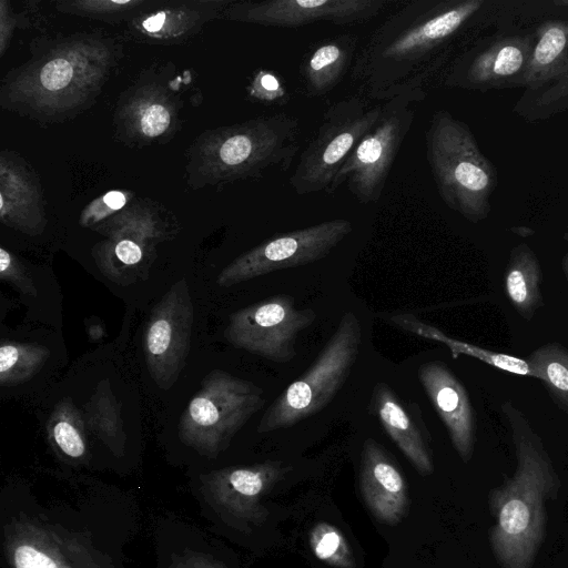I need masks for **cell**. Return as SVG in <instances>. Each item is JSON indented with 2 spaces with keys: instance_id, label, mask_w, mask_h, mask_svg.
Returning a JSON list of instances; mask_svg holds the SVG:
<instances>
[{
  "instance_id": "obj_10",
  "label": "cell",
  "mask_w": 568,
  "mask_h": 568,
  "mask_svg": "<svg viewBox=\"0 0 568 568\" xmlns=\"http://www.w3.org/2000/svg\"><path fill=\"white\" fill-rule=\"evenodd\" d=\"M352 231L351 221L334 219L277 234L232 261L220 272L216 283L230 287L268 273L315 263Z\"/></svg>"
},
{
  "instance_id": "obj_9",
  "label": "cell",
  "mask_w": 568,
  "mask_h": 568,
  "mask_svg": "<svg viewBox=\"0 0 568 568\" xmlns=\"http://www.w3.org/2000/svg\"><path fill=\"white\" fill-rule=\"evenodd\" d=\"M301 123L281 112L262 115L225 130L215 149L225 179L261 178L271 169L286 171L300 149Z\"/></svg>"
},
{
  "instance_id": "obj_7",
  "label": "cell",
  "mask_w": 568,
  "mask_h": 568,
  "mask_svg": "<svg viewBox=\"0 0 568 568\" xmlns=\"http://www.w3.org/2000/svg\"><path fill=\"white\" fill-rule=\"evenodd\" d=\"M425 144L443 201L467 219L477 220L490 178L465 125L447 111H436L425 132Z\"/></svg>"
},
{
  "instance_id": "obj_22",
  "label": "cell",
  "mask_w": 568,
  "mask_h": 568,
  "mask_svg": "<svg viewBox=\"0 0 568 568\" xmlns=\"http://www.w3.org/2000/svg\"><path fill=\"white\" fill-rule=\"evenodd\" d=\"M390 321L397 327L405 329L406 332L445 344L446 346L449 347L454 358H456L460 354H466L477 357L501 369L530 376V368L526 359L524 361L520 358L499 354L489 356L488 353L485 352L484 349L453 339L446 334H444L440 329L422 322L412 314L394 315L390 317Z\"/></svg>"
},
{
  "instance_id": "obj_12",
  "label": "cell",
  "mask_w": 568,
  "mask_h": 568,
  "mask_svg": "<svg viewBox=\"0 0 568 568\" xmlns=\"http://www.w3.org/2000/svg\"><path fill=\"white\" fill-rule=\"evenodd\" d=\"M193 321L189 285L182 278L153 306L144 331L148 372L161 389L171 388L186 365Z\"/></svg>"
},
{
  "instance_id": "obj_31",
  "label": "cell",
  "mask_w": 568,
  "mask_h": 568,
  "mask_svg": "<svg viewBox=\"0 0 568 568\" xmlns=\"http://www.w3.org/2000/svg\"><path fill=\"white\" fill-rule=\"evenodd\" d=\"M523 52L515 45L503 47L493 63V71L497 75L506 77L517 72L523 65Z\"/></svg>"
},
{
  "instance_id": "obj_3",
  "label": "cell",
  "mask_w": 568,
  "mask_h": 568,
  "mask_svg": "<svg viewBox=\"0 0 568 568\" xmlns=\"http://www.w3.org/2000/svg\"><path fill=\"white\" fill-rule=\"evenodd\" d=\"M63 503L43 506L31 493H2L1 545L9 568H123L89 524Z\"/></svg>"
},
{
  "instance_id": "obj_28",
  "label": "cell",
  "mask_w": 568,
  "mask_h": 568,
  "mask_svg": "<svg viewBox=\"0 0 568 568\" xmlns=\"http://www.w3.org/2000/svg\"><path fill=\"white\" fill-rule=\"evenodd\" d=\"M73 77L72 63L68 59L55 58L41 68L39 82L47 91H60L71 83Z\"/></svg>"
},
{
  "instance_id": "obj_27",
  "label": "cell",
  "mask_w": 568,
  "mask_h": 568,
  "mask_svg": "<svg viewBox=\"0 0 568 568\" xmlns=\"http://www.w3.org/2000/svg\"><path fill=\"white\" fill-rule=\"evenodd\" d=\"M252 95L265 103L281 105L288 100V93L280 78L271 71H260L252 82Z\"/></svg>"
},
{
  "instance_id": "obj_5",
  "label": "cell",
  "mask_w": 568,
  "mask_h": 568,
  "mask_svg": "<svg viewBox=\"0 0 568 568\" xmlns=\"http://www.w3.org/2000/svg\"><path fill=\"white\" fill-rule=\"evenodd\" d=\"M264 404V390L258 385L213 369L183 410L179 438L199 454L215 458Z\"/></svg>"
},
{
  "instance_id": "obj_20",
  "label": "cell",
  "mask_w": 568,
  "mask_h": 568,
  "mask_svg": "<svg viewBox=\"0 0 568 568\" xmlns=\"http://www.w3.org/2000/svg\"><path fill=\"white\" fill-rule=\"evenodd\" d=\"M541 282V268L534 253L526 245L516 247L505 271V292L526 320L532 318L544 304Z\"/></svg>"
},
{
  "instance_id": "obj_21",
  "label": "cell",
  "mask_w": 568,
  "mask_h": 568,
  "mask_svg": "<svg viewBox=\"0 0 568 568\" xmlns=\"http://www.w3.org/2000/svg\"><path fill=\"white\" fill-rule=\"evenodd\" d=\"M49 442L69 462L88 464L91 457L81 409L64 397L54 406L47 424Z\"/></svg>"
},
{
  "instance_id": "obj_23",
  "label": "cell",
  "mask_w": 568,
  "mask_h": 568,
  "mask_svg": "<svg viewBox=\"0 0 568 568\" xmlns=\"http://www.w3.org/2000/svg\"><path fill=\"white\" fill-rule=\"evenodd\" d=\"M530 376L546 385L551 398L568 415V349L548 343L528 355Z\"/></svg>"
},
{
  "instance_id": "obj_29",
  "label": "cell",
  "mask_w": 568,
  "mask_h": 568,
  "mask_svg": "<svg viewBox=\"0 0 568 568\" xmlns=\"http://www.w3.org/2000/svg\"><path fill=\"white\" fill-rule=\"evenodd\" d=\"M565 45L566 34L564 30L558 27L549 28L536 45L534 61L538 65L549 64L562 52Z\"/></svg>"
},
{
  "instance_id": "obj_18",
  "label": "cell",
  "mask_w": 568,
  "mask_h": 568,
  "mask_svg": "<svg viewBox=\"0 0 568 568\" xmlns=\"http://www.w3.org/2000/svg\"><path fill=\"white\" fill-rule=\"evenodd\" d=\"M356 38L343 34L316 45L304 59L301 73L305 93L320 98L343 80L355 54Z\"/></svg>"
},
{
  "instance_id": "obj_14",
  "label": "cell",
  "mask_w": 568,
  "mask_h": 568,
  "mask_svg": "<svg viewBox=\"0 0 568 568\" xmlns=\"http://www.w3.org/2000/svg\"><path fill=\"white\" fill-rule=\"evenodd\" d=\"M387 0H266L234 6L230 17L267 27L298 28L317 21L353 24L377 17Z\"/></svg>"
},
{
  "instance_id": "obj_17",
  "label": "cell",
  "mask_w": 568,
  "mask_h": 568,
  "mask_svg": "<svg viewBox=\"0 0 568 568\" xmlns=\"http://www.w3.org/2000/svg\"><path fill=\"white\" fill-rule=\"evenodd\" d=\"M361 491L371 513L387 525H396L408 507L405 478L374 438L365 439L361 455Z\"/></svg>"
},
{
  "instance_id": "obj_4",
  "label": "cell",
  "mask_w": 568,
  "mask_h": 568,
  "mask_svg": "<svg viewBox=\"0 0 568 568\" xmlns=\"http://www.w3.org/2000/svg\"><path fill=\"white\" fill-rule=\"evenodd\" d=\"M362 337L357 315L345 312L310 369L291 383L264 412L257 432L287 428L324 409L348 378L359 354Z\"/></svg>"
},
{
  "instance_id": "obj_6",
  "label": "cell",
  "mask_w": 568,
  "mask_h": 568,
  "mask_svg": "<svg viewBox=\"0 0 568 568\" xmlns=\"http://www.w3.org/2000/svg\"><path fill=\"white\" fill-rule=\"evenodd\" d=\"M382 110L383 102L369 105L359 95L328 105L288 179L294 192L297 195L326 192L355 146L376 123Z\"/></svg>"
},
{
  "instance_id": "obj_16",
  "label": "cell",
  "mask_w": 568,
  "mask_h": 568,
  "mask_svg": "<svg viewBox=\"0 0 568 568\" xmlns=\"http://www.w3.org/2000/svg\"><path fill=\"white\" fill-rule=\"evenodd\" d=\"M371 410L418 474L434 471L430 434L417 404L402 399L385 382L375 384Z\"/></svg>"
},
{
  "instance_id": "obj_8",
  "label": "cell",
  "mask_w": 568,
  "mask_h": 568,
  "mask_svg": "<svg viewBox=\"0 0 568 568\" xmlns=\"http://www.w3.org/2000/svg\"><path fill=\"white\" fill-rule=\"evenodd\" d=\"M425 94L406 93L383 102L382 113L362 138L325 192L334 194L346 183L348 191L363 204L379 200L397 153L413 126V104Z\"/></svg>"
},
{
  "instance_id": "obj_15",
  "label": "cell",
  "mask_w": 568,
  "mask_h": 568,
  "mask_svg": "<svg viewBox=\"0 0 568 568\" xmlns=\"http://www.w3.org/2000/svg\"><path fill=\"white\" fill-rule=\"evenodd\" d=\"M417 375L446 426L455 450L463 462H469L474 453L476 424L466 388L449 367L439 361L422 364Z\"/></svg>"
},
{
  "instance_id": "obj_30",
  "label": "cell",
  "mask_w": 568,
  "mask_h": 568,
  "mask_svg": "<svg viewBox=\"0 0 568 568\" xmlns=\"http://www.w3.org/2000/svg\"><path fill=\"white\" fill-rule=\"evenodd\" d=\"M170 122L169 110L160 103L148 104L140 113V128L146 136H158L164 133Z\"/></svg>"
},
{
  "instance_id": "obj_2",
  "label": "cell",
  "mask_w": 568,
  "mask_h": 568,
  "mask_svg": "<svg viewBox=\"0 0 568 568\" xmlns=\"http://www.w3.org/2000/svg\"><path fill=\"white\" fill-rule=\"evenodd\" d=\"M501 410L510 426L517 466L489 493L494 518L489 544L500 568H532L545 539L547 501L558 496L560 480L526 416L509 400Z\"/></svg>"
},
{
  "instance_id": "obj_11",
  "label": "cell",
  "mask_w": 568,
  "mask_h": 568,
  "mask_svg": "<svg viewBox=\"0 0 568 568\" xmlns=\"http://www.w3.org/2000/svg\"><path fill=\"white\" fill-rule=\"evenodd\" d=\"M315 318L312 308H297L292 295L276 294L233 312L224 337L236 348L285 364L296 355L298 335Z\"/></svg>"
},
{
  "instance_id": "obj_34",
  "label": "cell",
  "mask_w": 568,
  "mask_h": 568,
  "mask_svg": "<svg viewBox=\"0 0 568 568\" xmlns=\"http://www.w3.org/2000/svg\"><path fill=\"white\" fill-rule=\"evenodd\" d=\"M88 335L92 341H99L102 336H104V331L101 325H92L88 329Z\"/></svg>"
},
{
  "instance_id": "obj_1",
  "label": "cell",
  "mask_w": 568,
  "mask_h": 568,
  "mask_svg": "<svg viewBox=\"0 0 568 568\" xmlns=\"http://www.w3.org/2000/svg\"><path fill=\"white\" fill-rule=\"evenodd\" d=\"M479 7L478 1L414 0L389 14L352 65L362 97L385 102L406 93L426 95L452 42Z\"/></svg>"
},
{
  "instance_id": "obj_35",
  "label": "cell",
  "mask_w": 568,
  "mask_h": 568,
  "mask_svg": "<svg viewBox=\"0 0 568 568\" xmlns=\"http://www.w3.org/2000/svg\"><path fill=\"white\" fill-rule=\"evenodd\" d=\"M562 266H564V272H565V275H566V278L568 282V254L564 258Z\"/></svg>"
},
{
  "instance_id": "obj_19",
  "label": "cell",
  "mask_w": 568,
  "mask_h": 568,
  "mask_svg": "<svg viewBox=\"0 0 568 568\" xmlns=\"http://www.w3.org/2000/svg\"><path fill=\"white\" fill-rule=\"evenodd\" d=\"M87 434L100 439L115 456L125 453L126 434L121 416V403L113 394L109 381H102L81 408Z\"/></svg>"
},
{
  "instance_id": "obj_36",
  "label": "cell",
  "mask_w": 568,
  "mask_h": 568,
  "mask_svg": "<svg viewBox=\"0 0 568 568\" xmlns=\"http://www.w3.org/2000/svg\"><path fill=\"white\" fill-rule=\"evenodd\" d=\"M568 568V567H567Z\"/></svg>"
},
{
  "instance_id": "obj_32",
  "label": "cell",
  "mask_w": 568,
  "mask_h": 568,
  "mask_svg": "<svg viewBox=\"0 0 568 568\" xmlns=\"http://www.w3.org/2000/svg\"><path fill=\"white\" fill-rule=\"evenodd\" d=\"M170 568H225L206 552L189 551L172 560Z\"/></svg>"
},
{
  "instance_id": "obj_24",
  "label": "cell",
  "mask_w": 568,
  "mask_h": 568,
  "mask_svg": "<svg viewBox=\"0 0 568 568\" xmlns=\"http://www.w3.org/2000/svg\"><path fill=\"white\" fill-rule=\"evenodd\" d=\"M50 356L47 346L2 339L0 345V384L14 386L36 376Z\"/></svg>"
},
{
  "instance_id": "obj_33",
  "label": "cell",
  "mask_w": 568,
  "mask_h": 568,
  "mask_svg": "<svg viewBox=\"0 0 568 568\" xmlns=\"http://www.w3.org/2000/svg\"><path fill=\"white\" fill-rule=\"evenodd\" d=\"M125 195L119 191H110L103 196V202L110 210H120L125 204Z\"/></svg>"
},
{
  "instance_id": "obj_26",
  "label": "cell",
  "mask_w": 568,
  "mask_h": 568,
  "mask_svg": "<svg viewBox=\"0 0 568 568\" xmlns=\"http://www.w3.org/2000/svg\"><path fill=\"white\" fill-rule=\"evenodd\" d=\"M0 278L12 284L24 295L36 297L38 295L33 278L24 265L11 252L0 248Z\"/></svg>"
},
{
  "instance_id": "obj_13",
  "label": "cell",
  "mask_w": 568,
  "mask_h": 568,
  "mask_svg": "<svg viewBox=\"0 0 568 568\" xmlns=\"http://www.w3.org/2000/svg\"><path fill=\"white\" fill-rule=\"evenodd\" d=\"M287 470L275 462L212 470L201 476L199 495L224 521L258 524L267 516L263 495Z\"/></svg>"
},
{
  "instance_id": "obj_25",
  "label": "cell",
  "mask_w": 568,
  "mask_h": 568,
  "mask_svg": "<svg viewBox=\"0 0 568 568\" xmlns=\"http://www.w3.org/2000/svg\"><path fill=\"white\" fill-rule=\"evenodd\" d=\"M313 555L335 568H355V560L343 532L334 525L322 521L315 524L308 534Z\"/></svg>"
}]
</instances>
